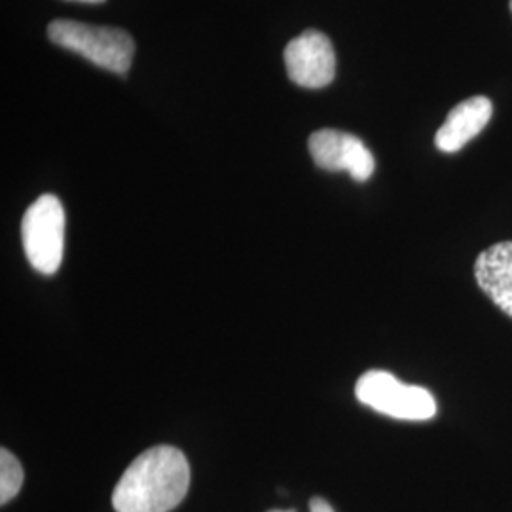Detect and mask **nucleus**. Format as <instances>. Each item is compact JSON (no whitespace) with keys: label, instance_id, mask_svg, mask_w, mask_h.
<instances>
[{"label":"nucleus","instance_id":"nucleus-8","mask_svg":"<svg viewBox=\"0 0 512 512\" xmlns=\"http://www.w3.org/2000/svg\"><path fill=\"white\" fill-rule=\"evenodd\" d=\"M478 287L512 319V241H501L482 251L475 262Z\"/></svg>","mask_w":512,"mask_h":512},{"label":"nucleus","instance_id":"nucleus-6","mask_svg":"<svg viewBox=\"0 0 512 512\" xmlns=\"http://www.w3.org/2000/svg\"><path fill=\"white\" fill-rule=\"evenodd\" d=\"M308 147L313 162L321 169L348 171L359 183H365L374 175V156L355 135L338 129H321L311 135Z\"/></svg>","mask_w":512,"mask_h":512},{"label":"nucleus","instance_id":"nucleus-3","mask_svg":"<svg viewBox=\"0 0 512 512\" xmlns=\"http://www.w3.org/2000/svg\"><path fill=\"white\" fill-rule=\"evenodd\" d=\"M359 403L404 421H427L437 414V401L420 385H406L385 370H370L355 385Z\"/></svg>","mask_w":512,"mask_h":512},{"label":"nucleus","instance_id":"nucleus-10","mask_svg":"<svg viewBox=\"0 0 512 512\" xmlns=\"http://www.w3.org/2000/svg\"><path fill=\"white\" fill-rule=\"evenodd\" d=\"M310 512H334V509L330 507L329 501L321 497H313L310 501Z\"/></svg>","mask_w":512,"mask_h":512},{"label":"nucleus","instance_id":"nucleus-5","mask_svg":"<svg viewBox=\"0 0 512 512\" xmlns=\"http://www.w3.org/2000/svg\"><path fill=\"white\" fill-rule=\"evenodd\" d=\"M285 67L294 84L319 90L329 86L336 74V54L327 35L308 29L285 48Z\"/></svg>","mask_w":512,"mask_h":512},{"label":"nucleus","instance_id":"nucleus-7","mask_svg":"<svg viewBox=\"0 0 512 512\" xmlns=\"http://www.w3.org/2000/svg\"><path fill=\"white\" fill-rule=\"evenodd\" d=\"M492 112H494V107L488 97L478 95V97H471L467 101H461L459 105L450 110L444 124L437 131L435 145L440 152H446V154L458 152L488 126Z\"/></svg>","mask_w":512,"mask_h":512},{"label":"nucleus","instance_id":"nucleus-4","mask_svg":"<svg viewBox=\"0 0 512 512\" xmlns=\"http://www.w3.org/2000/svg\"><path fill=\"white\" fill-rule=\"evenodd\" d=\"M23 249L31 266L44 275L59 270L65 251V209L54 194H44L21 220Z\"/></svg>","mask_w":512,"mask_h":512},{"label":"nucleus","instance_id":"nucleus-12","mask_svg":"<svg viewBox=\"0 0 512 512\" xmlns=\"http://www.w3.org/2000/svg\"><path fill=\"white\" fill-rule=\"evenodd\" d=\"M270 512H285V511H270ZM287 512H294V511H287Z\"/></svg>","mask_w":512,"mask_h":512},{"label":"nucleus","instance_id":"nucleus-11","mask_svg":"<svg viewBox=\"0 0 512 512\" xmlns=\"http://www.w3.org/2000/svg\"><path fill=\"white\" fill-rule=\"evenodd\" d=\"M71 2H84V4H101L105 0H71Z\"/></svg>","mask_w":512,"mask_h":512},{"label":"nucleus","instance_id":"nucleus-2","mask_svg":"<svg viewBox=\"0 0 512 512\" xmlns=\"http://www.w3.org/2000/svg\"><path fill=\"white\" fill-rule=\"evenodd\" d=\"M48 37L55 46L82 55L110 73H128L135 54L133 38L118 27H95L71 19H55L48 25Z\"/></svg>","mask_w":512,"mask_h":512},{"label":"nucleus","instance_id":"nucleus-1","mask_svg":"<svg viewBox=\"0 0 512 512\" xmlns=\"http://www.w3.org/2000/svg\"><path fill=\"white\" fill-rule=\"evenodd\" d=\"M190 488V465L175 446H154L124 471L112 492L116 512H171Z\"/></svg>","mask_w":512,"mask_h":512},{"label":"nucleus","instance_id":"nucleus-9","mask_svg":"<svg viewBox=\"0 0 512 512\" xmlns=\"http://www.w3.org/2000/svg\"><path fill=\"white\" fill-rule=\"evenodd\" d=\"M23 467L18 458L6 448L0 450V503L6 505L19 494L23 486Z\"/></svg>","mask_w":512,"mask_h":512},{"label":"nucleus","instance_id":"nucleus-13","mask_svg":"<svg viewBox=\"0 0 512 512\" xmlns=\"http://www.w3.org/2000/svg\"><path fill=\"white\" fill-rule=\"evenodd\" d=\"M511 10H512V0H511Z\"/></svg>","mask_w":512,"mask_h":512}]
</instances>
